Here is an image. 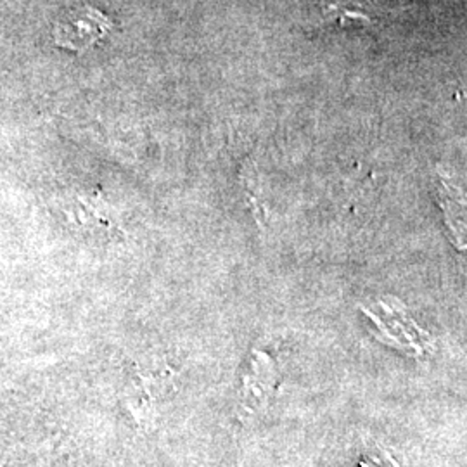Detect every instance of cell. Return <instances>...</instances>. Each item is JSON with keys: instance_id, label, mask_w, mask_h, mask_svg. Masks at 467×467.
Returning a JSON list of instances; mask_svg holds the SVG:
<instances>
[{"instance_id": "1", "label": "cell", "mask_w": 467, "mask_h": 467, "mask_svg": "<svg viewBox=\"0 0 467 467\" xmlns=\"http://www.w3.org/2000/svg\"><path fill=\"white\" fill-rule=\"evenodd\" d=\"M111 28L113 23L109 17L104 16L90 5H82L67 11L57 21L54 28V42L59 47L82 52L98 44Z\"/></svg>"}]
</instances>
